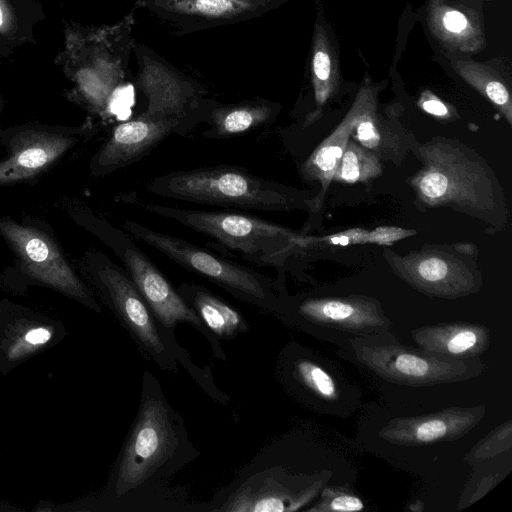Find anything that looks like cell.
I'll use <instances>...</instances> for the list:
<instances>
[{"label": "cell", "mask_w": 512, "mask_h": 512, "mask_svg": "<svg viewBox=\"0 0 512 512\" xmlns=\"http://www.w3.org/2000/svg\"><path fill=\"white\" fill-rule=\"evenodd\" d=\"M422 166L411 179L419 200L428 206H448L495 226L507 220L502 189L478 155L443 138L419 148Z\"/></svg>", "instance_id": "1"}, {"label": "cell", "mask_w": 512, "mask_h": 512, "mask_svg": "<svg viewBox=\"0 0 512 512\" xmlns=\"http://www.w3.org/2000/svg\"><path fill=\"white\" fill-rule=\"evenodd\" d=\"M185 434L158 382L146 372L139 411L117 465L115 495L128 496L171 473L180 464Z\"/></svg>", "instance_id": "2"}, {"label": "cell", "mask_w": 512, "mask_h": 512, "mask_svg": "<svg viewBox=\"0 0 512 512\" xmlns=\"http://www.w3.org/2000/svg\"><path fill=\"white\" fill-rule=\"evenodd\" d=\"M147 190L165 198L226 208L281 211L302 204L294 189L229 165L168 172L149 181Z\"/></svg>", "instance_id": "3"}, {"label": "cell", "mask_w": 512, "mask_h": 512, "mask_svg": "<svg viewBox=\"0 0 512 512\" xmlns=\"http://www.w3.org/2000/svg\"><path fill=\"white\" fill-rule=\"evenodd\" d=\"M149 213L173 220L212 240L213 247L260 267L280 268L307 238L292 230L248 214L205 211L141 202Z\"/></svg>", "instance_id": "4"}, {"label": "cell", "mask_w": 512, "mask_h": 512, "mask_svg": "<svg viewBox=\"0 0 512 512\" xmlns=\"http://www.w3.org/2000/svg\"><path fill=\"white\" fill-rule=\"evenodd\" d=\"M134 239L145 243L186 270L220 286L240 301L281 317L284 305L266 275L206 250L184 239L148 228L133 220L124 222Z\"/></svg>", "instance_id": "5"}, {"label": "cell", "mask_w": 512, "mask_h": 512, "mask_svg": "<svg viewBox=\"0 0 512 512\" xmlns=\"http://www.w3.org/2000/svg\"><path fill=\"white\" fill-rule=\"evenodd\" d=\"M92 274L117 319L161 369L176 371L178 361H188L173 332L158 323L126 271L107 257L99 256Z\"/></svg>", "instance_id": "6"}, {"label": "cell", "mask_w": 512, "mask_h": 512, "mask_svg": "<svg viewBox=\"0 0 512 512\" xmlns=\"http://www.w3.org/2000/svg\"><path fill=\"white\" fill-rule=\"evenodd\" d=\"M356 359L381 378L408 386L460 382L479 376L486 365L478 358L459 360L401 344L352 341Z\"/></svg>", "instance_id": "7"}, {"label": "cell", "mask_w": 512, "mask_h": 512, "mask_svg": "<svg viewBox=\"0 0 512 512\" xmlns=\"http://www.w3.org/2000/svg\"><path fill=\"white\" fill-rule=\"evenodd\" d=\"M106 231L108 244L123 262L127 274L158 323L169 332H173L178 323L192 325L208 339L215 354L224 358L218 339L210 333L195 311L134 243L131 236L114 227L107 228Z\"/></svg>", "instance_id": "8"}, {"label": "cell", "mask_w": 512, "mask_h": 512, "mask_svg": "<svg viewBox=\"0 0 512 512\" xmlns=\"http://www.w3.org/2000/svg\"><path fill=\"white\" fill-rule=\"evenodd\" d=\"M395 273L413 288L429 296L458 298L477 292L481 276L472 263L440 248L424 249L407 256H387Z\"/></svg>", "instance_id": "9"}, {"label": "cell", "mask_w": 512, "mask_h": 512, "mask_svg": "<svg viewBox=\"0 0 512 512\" xmlns=\"http://www.w3.org/2000/svg\"><path fill=\"white\" fill-rule=\"evenodd\" d=\"M0 233L12 246L28 275L100 310L89 290L46 234L3 218H0Z\"/></svg>", "instance_id": "10"}, {"label": "cell", "mask_w": 512, "mask_h": 512, "mask_svg": "<svg viewBox=\"0 0 512 512\" xmlns=\"http://www.w3.org/2000/svg\"><path fill=\"white\" fill-rule=\"evenodd\" d=\"M178 119H151L141 115L118 124L92 161V171L105 175L147 156L173 133L186 131Z\"/></svg>", "instance_id": "11"}, {"label": "cell", "mask_w": 512, "mask_h": 512, "mask_svg": "<svg viewBox=\"0 0 512 512\" xmlns=\"http://www.w3.org/2000/svg\"><path fill=\"white\" fill-rule=\"evenodd\" d=\"M163 23L180 32L231 24L260 16L274 0H143Z\"/></svg>", "instance_id": "12"}, {"label": "cell", "mask_w": 512, "mask_h": 512, "mask_svg": "<svg viewBox=\"0 0 512 512\" xmlns=\"http://www.w3.org/2000/svg\"><path fill=\"white\" fill-rule=\"evenodd\" d=\"M486 414V407H451L435 413L398 417L384 425L379 436L402 446H421L454 441L472 430Z\"/></svg>", "instance_id": "13"}, {"label": "cell", "mask_w": 512, "mask_h": 512, "mask_svg": "<svg viewBox=\"0 0 512 512\" xmlns=\"http://www.w3.org/2000/svg\"><path fill=\"white\" fill-rule=\"evenodd\" d=\"M295 313L309 323L360 335L383 333L392 325L379 301L366 296L306 298Z\"/></svg>", "instance_id": "14"}, {"label": "cell", "mask_w": 512, "mask_h": 512, "mask_svg": "<svg viewBox=\"0 0 512 512\" xmlns=\"http://www.w3.org/2000/svg\"><path fill=\"white\" fill-rule=\"evenodd\" d=\"M426 22L431 35L448 51L477 53L486 46L478 14L452 0H428Z\"/></svg>", "instance_id": "15"}, {"label": "cell", "mask_w": 512, "mask_h": 512, "mask_svg": "<svg viewBox=\"0 0 512 512\" xmlns=\"http://www.w3.org/2000/svg\"><path fill=\"white\" fill-rule=\"evenodd\" d=\"M75 140L43 131H26L18 135L11 155L0 162V185L35 176L64 154Z\"/></svg>", "instance_id": "16"}, {"label": "cell", "mask_w": 512, "mask_h": 512, "mask_svg": "<svg viewBox=\"0 0 512 512\" xmlns=\"http://www.w3.org/2000/svg\"><path fill=\"white\" fill-rule=\"evenodd\" d=\"M411 337L424 351L459 360L475 359L490 345L489 328L466 322L422 326Z\"/></svg>", "instance_id": "17"}, {"label": "cell", "mask_w": 512, "mask_h": 512, "mask_svg": "<svg viewBox=\"0 0 512 512\" xmlns=\"http://www.w3.org/2000/svg\"><path fill=\"white\" fill-rule=\"evenodd\" d=\"M311 497V493L293 496L276 479L254 476L247 480L220 508L236 512H284L298 510Z\"/></svg>", "instance_id": "18"}, {"label": "cell", "mask_w": 512, "mask_h": 512, "mask_svg": "<svg viewBox=\"0 0 512 512\" xmlns=\"http://www.w3.org/2000/svg\"><path fill=\"white\" fill-rule=\"evenodd\" d=\"M375 92L376 89L369 83L361 86L345 119L304 163L302 173L306 177L329 184L337 171L356 121Z\"/></svg>", "instance_id": "19"}, {"label": "cell", "mask_w": 512, "mask_h": 512, "mask_svg": "<svg viewBox=\"0 0 512 512\" xmlns=\"http://www.w3.org/2000/svg\"><path fill=\"white\" fill-rule=\"evenodd\" d=\"M177 291L215 338H233L249 328L236 309L203 285L182 283Z\"/></svg>", "instance_id": "20"}, {"label": "cell", "mask_w": 512, "mask_h": 512, "mask_svg": "<svg viewBox=\"0 0 512 512\" xmlns=\"http://www.w3.org/2000/svg\"><path fill=\"white\" fill-rule=\"evenodd\" d=\"M276 115V106L269 102L252 101L219 106L207 115L209 128L203 136L224 139L243 135L268 123Z\"/></svg>", "instance_id": "21"}, {"label": "cell", "mask_w": 512, "mask_h": 512, "mask_svg": "<svg viewBox=\"0 0 512 512\" xmlns=\"http://www.w3.org/2000/svg\"><path fill=\"white\" fill-rule=\"evenodd\" d=\"M311 69L315 101L321 107L336 94L340 71L337 53L320 18L314 28Z\"/></svg>", "instance_id": "22"}, {"label": "cell", "mask_w": 512, "mask_h": 512, "mask_svg": "<svg viewBox=\"0 0 512 512\" xmlns=\"http://www.w3.org/2000/svg\"><path fill=\"white\" fill-rule=\"evenodd\" d=\"M451 66L460 78L497 107L504 114L508 123H511L510 88L492 66L488 63L465 59L453 60Z\"/></svg>", "instance_id": "23"}, {"label": "cell", "mask_w": 512, "mask_h": 512, "mask_svg": "<svg viewBox=\"0 0 512 512\" xmlns=\"http://www.w3.org/2000/svg\"><path fill=\"white\" fill-rule=\"evenodd\" d=\"M376 96L375 92L357 119L355 136L366 149L374 154L377 151V157L392 158V150L396 155L399 153L400 135L377 115Z\"/></svg>", "instance_id": "24"}, {"label": "cell", "mask_w": 512, "mask_h": 512, "mask_svg": "<svg viewBox=\"0 0 512 512\" xmlns=\"http://www.w3.org/2000/svg\"><path fill=\"white\" fill-rule=\"evenodd\" d=\"M381 172L382 167L378 157L349 138L333 178L355 183L367 181Z\"/></svg>", "instance_id": "25"}, {"label": "cell", "mask_w": 512, "mask_h": 512, "mask_svg": "<svg viewBox=\"0 0 512 512\" xmlns=\"http://www.w3.org/2000/svg\"><path fill=\"white\" fill-rule=\"evenodd\" d=\"M293 376L305 389L320 399L335 401L339 391L332 376L319 364L307 359H298L293 363Z\"/></svg>", "instance_id": "26"}, {"label": "cell", "mask_w": 512, "mask_h": 512, "mask_svg": "<svg viewBox=\"0 0 512 512\" xmlns=\"http://www.w3.org/2000/svg\"><path fill=\"white\" fill-rule=\"evenodd\" d=\"M364 509L363 501L345 489L326 488L319 503L308 509L312 512H352Z\"/></svg>", "instance_id": "27"}, {"label": "cell", "mask_w": 512, "mask_h": 512, "mask_svg": "<svg viewBox=\"0 0 512 512\" xmlns=\"http://www.w3.org/2000/svg\"><path fill=\"white\" fill-rule=\"evenodd\" d=\"M505 442L511 443V422L507 421L499 426L495 431L487 436L481 443H479L474 449L467 455V458L471 460H483L485 458L492 457L505 448Z\"/></svg>", "instance_id": "28"}, {"label": "cell", "mask_w": 512, "mask_h": 512, "mask_svg": "<svg viewBox=\"0 0 512 512\" xmlns=\"http://www.w3.org/2000/svg\"><path fill=\"white\" fill-rule=\"evenodd\" d=\"M417 104L423 111L436 117L448 118L451 115L449 107L428 90L422 92Z\"/></svg>", "instance_id": "29"}, {"label": "cell", "mask_w": 512, "mask_h": 512, "mask_svg": "<svg viewBox=\"0 0 512 512\" xmlns=\"http://www.w3.org/2000/svg\"><path fill=\"white\" fill-rule=\"evenodd\" d=\"M368 236V232L360 229H355L350 230L348 232L333 235L332 237L326 238L325 240H327L332 245L345 246L351 243L353 244L368 241Z\"/></svg>", "instance_id": "30"}, {"label": "cell", "mask_w": 512, "mask_h": 512, "mask_svg": "<svg viewBox=\"0 0 512 512\" xmlns=\"http://www.w3.org/2000/svg\"><path fill=\"white\" fill-rule=\"evenodd\" d=\"M409 232L397 228H378L377 230L369 233L368 241L377 242L379 244L390 243L401 237H405Z\"/></svg>", "instance_id": "31"}, {"label": "cell", "mask_w": 512, "mask_h": 512, "mask_svg": "<svg viewBox=\"0 0 512 512\" xmlns=\"http://www.w3.org/2000/svg\"><path fill=\"white\" fill-rule=\"evenodd\" d=\"M9 13L5 5L0 2V31L5 30L9 23Z\"/></svg>", "instance_id": "32"}, {"label": "cell", "mask_w": 512, "mask_h": 512, "mask_svg": "<svg viewBox=\"0 0 512 512\" xmlns=\"http://www.w3.org/2000/svg\"><path fill=\"white\" fill-rule=\"evenodd\" d=\"M408 508L413 512H421L424 510V505L423 502L417 500L414 503L410 504Z\"/></svg>", "instance_id": "33"}]
</instances>
